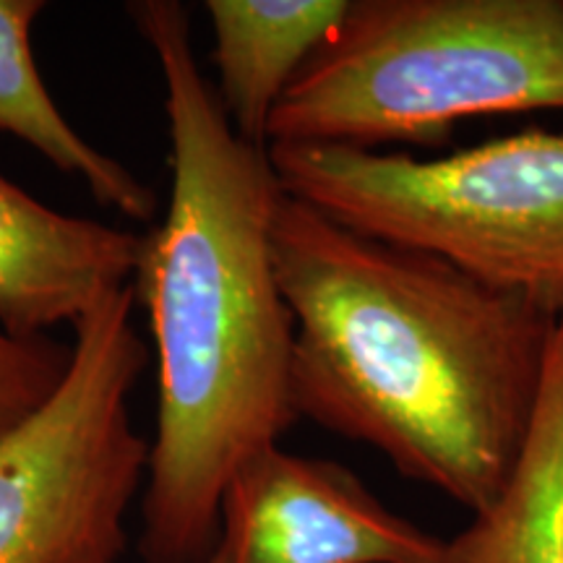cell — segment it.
I'll use <instances>...</instances> for the list:
<instances>
[{
	"instance_id": "6",
	"label": "cell",
	"mask_w": 563,
	"mask_h": 563,
	"mask_svg": "<svg viewBox=\"0 0 563 563\" xmlns=\"http://www.w3.org/2000/svg\"><path fill=\"white\" fill-rule=\"evenodd\" d=\"M446 540L394 514L342 464L269 446L232 473L203 563H441Z\"/></svg>"
},
{
	"instance_id": "1",
	"label": "cell",
	"mask_w": 563,
	"mask_h": 563,
	"mask_svg": "<svg viewBox=\"0 0 563 563\" xmlns=\"http://www.w3.org/2000/svg\"><path fill=\"white\" fill-rule=\"evenodd\" d=\"M129 13L159 63L173 144L165 220L141 235L131 279L157 361L139 553L203 563L232 473L298 422L295 323L272 253L285 188L269 150L238 136L201 74L186 5L139 0Z\"/></svg>"
},
{
	"instance_id": "3",
	"label": "cell",
	"mask_w": 563,
	"mask_h": 563,
	"mask_svg": "<svg viewBox=\"0 0 563 563\" xmlns=\"http://www.w3.org/2000/svg\"><path fill=\"white\" fill-rule=\"evenodd\" d=\"M538 110H563V0H352L266 146H439L462 121Z\"/></svg>"
},
{
	"instance_id": "11",
	"label": "cell",
	"mask_w": 563,
	"mask_h": 563,
	"mask_svg": "<svg viewBox=\"0 0 563 563\" xmlns=\"http://www.w3.org/2000/svg\"><path fill=\"white\" fill-rule=\"evenodd\" d=\"M74 344L53 336H16L0 327V435L13 431L58 391Z\"/></svg>"
},
{
	"instance_id": "2",
	"label": "cell",
	"mask_w": 563,
	"mask_h": 563,
	"mask_svg": "<svg viewBox=\"0 0 563 563\" xmlns=\"http://www.w3.org/2000/svg\"><path fill=\"white\" fill-rule=\"evenodd\" d=\"M300 418L481 514L522 456L553 311L282 194L272 222Z\"/></svg>"
},
{
	"instance_id": "5",
	"label": "cell",
	"mask_w": 563,
	"mask_h": 563,
	"mask_svg": "<svg viewBox=\"0 0 563 563\" xmlns=\"http://www.w3.org/2000/svg\"><path fill=\"white\" fill-rule=\"evenodd\" d=\"M125 285L74 323L58 391L0 435V563H118L152 443L131 418L150 363Z\"/></svg>"
},
{
	"instance_id": "9",
	"label": "cell",
	"mask_w": 563,
	"mask_h": 563,
	"mask_svg": "<svg viewBox=\"0 0 563 563\" xmlns=\"http://www.w3.org/2000/svg\"><path fill=\"white\" fill-rule=\"evenodd\" d=\"M441 563H563V311L522 456L501 496L446 540Z\"/></svg>"
},
{
	"instance_id": "10",
	"label": "cell",
	"mask_w": 563,
	"mask_h": 563,
	"mask_svg": "<svg viewBox=\"0 0 563 563\" xmlns=\"http://www.w3.org/2000/svg\"><path fill=\"white\" fill-rule=\"evenodd\" d=\"M42 9V0H0V131L26 141L58 170L81 178L102 207L133 222H154L159 211L154 188L95 150L66 121L42 81L32 53V26Z\"/></svg>"
},
{
	"instance_id": "4",
	"label": "cell",
	"mask_w": 563,
	"mask_h": 563,
	"mask_svg": "<svg viewBox=\"0 0 563 563\" xmlns=\"http://www.w3.org/2000/svg\"><path fill=\"white\" fill-rule=\"evenodd\" d=\"M266 150L285 194L329 220L563 311V131L525 129L435 159L336 144Z\"/></svg>"
},
{
	"instance_id": "7",
	"label": "cell",
	"mask_w": 563,
	"mask_h": 563,
	"mask_svg": "<svg viewBox=\"0 0 563 563\" xmlns=\"http://www.w3.org/2000/svg\"><path fill=\"white\" fill-rule=\"evenodd\" d=\"M141 235L60 214L0 175V327L45 336L131 285Z\"/></svg>"
},
{
	"instance_id": "8",
	"label": "cell",
	"mask_w": 563,
	"mask_h": 563,
	"mask_svg": "<svg viewBox=\"0 0 563 563\" xmlns=\"http://www.w3.org/2000/svg\"><path fill=\"white\" fill-rule=\"evenodd\" d=\"M352 0H209L214 84L245 144L266 150L277 104L308 60L334 37Z\"/></svg>"
}]
</instances>
